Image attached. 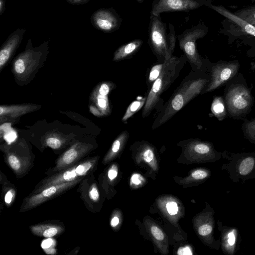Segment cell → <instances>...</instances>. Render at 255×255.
I'll return each instance as SVG.
<instances>
[{"label":"cell","instance_id":"1","mask_svg":"<svg viewBox=\"0 0 255 255\" xmlns=\"http://www.w3.org/2000/svg\"><path fill=\"white\" fill-rule=\"evenodd\" d=\"M48 50V40L34 47L31 39H29L25 50L13 59L11 64V71L18 85H25L35 78L44 65Z\"/></svg>","mask_w":255,"mask_h":255},{"label":"cell","instance_id":"2","mask_svg":"<svg viewBox=\"0 0 255 255\" xmlns=\"http://www.w3.org/2000/svg\"><path fill=\"white\" fill-rule=\"evenodd\" d=\"M209 80L188 75L169 98L164 108L155 120L152 128L155 129L166 123L189 102L200 94Z\"/></svg>","mask_w":255,"mask_h":255},{"label":"cell","instance_id":"3","mask_svg":"<svg viewBox=\"0 0 255 255\" xmlns=\"http://www.w3.org/2000/svg\"><path fill=\"white\" fill-rule=\"evenodd\" d=\"M187 59L184 54L180 57L172 56L164 62L162 71L148 91L146 102L142 112L143 118L148 116L156 107L161 95L165 92L178 77Z\"/></svg>","mask_w":255,"mask_h":255},{"label":"cell","instance_id":"4","mask_svg":"<svg viewBox=\"0 0 255 255\" xmlns=\"http://www.w3.org/2000/svg\"><path fill=\"white\" fill-rule=\"evenodd\" d=\"M97 158L93 157L56 172L55 174L43 179L35 187L31 194L38 193L49 186L74 181L84 178L93 171Z\"/></svg>","mask_w":255,"mask_h":255},{"label":"cell","instance_id":"5","mask_svg":"<svg viewBox=\"0 0 255 255\" xmlns=\"http://www.w3.org/2000/svg\"><path fill=\"white\" fill-rule=\"evenodd\" d=\"M148 42L153 53L160 63L168 61L173 56L168 43L166 24L161 20L160 15L150 13Z\"/></svg>","mask_w":255,"mask_h":255},{"label":"cell","instance_id":"6","mask_svg":"<svg viewBox=\"0 0 255 255\" xmlns=\"http://www.w3.org/2000/svg\"><path fill=\"white\" fill-rule=\"evenodd\" d=\"M208 33V27L200 22L196 26L184 30L178 36L180 49L183 51L193 70H202V61L196 45L197 40L204 37Z\"/></svg>","mask_w":255,"mask_h":255},{"label":"cell","instance_id":"7","mask_svg":"<svg viewBox=\"0 0 255 255\" xmlns=\"http://www.w3.org/2000/svg\"><path fill=\"white\" fill-rule=\"evenodd\" d=\"M83 179L81 178L71 182L51 186L38 193L30 194L24 199L20 211L25 212L36 207L73 188Z\"/></svg>","mask_w":255,"mask_h":255},{"label":"cell","instance_id":"8","mask_svg":"<svg viewBox=\"0 0 255 255\" xmlns=\"http://www.w3.org/2000/svg\"><path fill=\"white\" fill-rule=\"evenodd\" d=\"M226 101L230 114L233 116H239L249 109L252 98L246 87L237 85L229 89L226 96Z\"/></svg>","mask_w":255,"mask_h":255},{"label":"cell","instance_id":"9","mask_svg":"<svg viewBox=\"0 0 255 255\" xmlns=\"http://www.w3.org/2000/svg\"><path fill=\"white\" fill-rule=\"evenodd\" d=\"M211 2V0H154L150 13L159 15L164 12L188 11Z\"/></svg>","mask_w":255,"mask_h":255},{"label":"cell","instance_id":"10","mask_svg":"<svg viewBox=\"0 0 255 255\" xmlns=\"http://www.w3.org/2000/svg\"><path fill=\"white\" fill-rule=\"evenodd\" d=\"M239 67L240 64L237 61L223 62L213 66L211 69V80L203 93L212 91L220 87L236 75Z\"/></svg>","mask_w":255,"mask_h":255},{"label":"cell","instance_id":"11","mask_svg":"<svg viewBox=\"0 0 255 255\" xmlns=\"http://www.w3.org/2000/svg\"><path fill=\"white\" fill-rule=\"evenodd\" d=\"M92 148L90 144L76 142L58 157L52 171L57 172L74 165L88 154Z\"/></svg>","mask_w":255,"mask_h":255},{"label":"cell","instance_id":"12","mask_svg":"<svg viewBox=\"0 0 255 255\" xmlns=\"http://www.w3.org/2000/svg\"><path fill=\"white\" fill-rule=\"evenodd\" d=\"M91 22L96 28L110 33L120 28L122 19L114 8H101L92 15Z\"/></svg>","mask_w":255,"mask_h":255},{"label":"cell","instance_id":"13","mask_svg":"<svg viewBox=\"0 0 255 255\" xmlns=\"http://www.w3.org/2000/svg\"><path fill=\"white\" fill-rule=\"evenodd\" d=\"M25 28H18L13 32L3 43L0 50V71H1L11 59L19 46Z\"/></svg>","mask_w":255,"mask_h":255},{"label":"cell","instance_id":"14","mask_svg":"<svg viewBox=\"0 0 255 255\" xmlns=\"http://www.w3.org/2000/svg\"><path fill=\"white\" fill-rule=\"evenodd\" d=\"M41 105L33 104H21L10 105H0V122L14 120L22 115L37 111Z\"/></svg>","mask_w":255,"mask_h":255},{"label":"cell","instance_id":"15","mask_svg":"<svg viewBox=\"0 0 255 255\" xmlns=\"http://www.w3.org/2000/svg\"><path fill=\"white\" fill-rule=\"evenodd\" d=\"M221 243L223 252L228 255H234L239 249L240 236L238 230L234 227L221 226Z\"/></svg>","mask_w":255,"mask_h":255},{"label":"cell","instance_id":"16","mask_svg":"<svg viewBox=\"0 0 255 255\" xmlns=\"http://www.w3.org/2000/svg\"><path fill=\"white\" fill-rule=\"evenodd\" d=\"M230 174L234 172L239 178L254 175L255 173V155H240L236 160L230 163Z\"/></svg>","mask_w":255,"mask_h":255},{"label":"cell","instance_id":"17","mask_svg":"<svg viewBox=\"0 0 255 255\" xmlns=\"http://www.w3.org/2000/svg\"><path fill=\"white\" fill-rule=\"evenodd\" d=\"M5 159L8 166L16 175H21L27 171L30 165L29 159L13 152L6 151Z\"/></svg>","mask_w":255,"mask_h":255},{"label":"cell","instance_id":"18","mask_svg":"<svg viewBox=\"0 0 255 255\" xmlns=\"http://www.w3.org/2000/svg\"><path fill=\"white\" fill-rule=\"evenodd\" d=\"M30 230L35 236L51 238L64 232V227L57 224L42 223L31 226Z\"/></svg>","mask_w":255,"mask_h":255},{"label":"cell","instance_id":"19","mask_svg":"<svg viewBox=\"0 0 255 255\" xmlns=\"http://www.w3.org/2000/svg\"><path fill=\"white\" fill-rule=\"evenodd\" d=\"M142 43L141 39H135L120 46L115 52L113 61L117 62L129 58L137 52Z\"/></svg>","mask_w":255,"mask_h":255},{"label":"cell","instance_id":"20","mask_svg":"<svg viewBox=\"0 0 255 255\" xmlns=\"http://www.w3.org/2000/svg\"><path fill=\"white\" fill-rule=\"evenodd\" d=\"M91 99L94 103V106L99 109L103 116L110 114L111 109L108 95L100 93L96 88L92 93Z\"/></svg>","mask_w":255,"mask_h":255},{"label":"cell","instance_id":"21","mask_svg":"<svg viewBox=\"0 0 255 255\" xmlns=\"http://www.w3.org/2000/svg\"><path fill=\"white\" fill-rule=\"evenodd\" d=\"M192 151L196 154L214 158L215 157V151L213 146L210 143L206 142L196 141L192 142Z\"/></svg>","mask_w":255,"mask_h":255},{"label":"cell","instance_id":"22","mask_svg":"<svg viewBox=\"0 0 255 255\" xmlns=\"http://www.w3.org/2000/svg\"><path fill=\"white\" fill-rule=\"evenodd\" d=\"M147 94L144 97H138L137 99L133 101L128 107L123 117L122 121L125 123L128 119L137 112L142 107H144L146 101Z\"/></svg>","mask_w":255,"mask_h":255},{"label":"cell","instance_id":"23","mask_svg":"<svg viewBox=\"0 0 255 255\" xmlns=\"http://www.w3.org/2000/svg\"><path fill=\"white\" fill-rule=\"evenodd\" d=\"M212 114L219 120L222 121L226 116V110L222 98L217 96L214 98L211 104Z\"/></svg>","mask_w":255,"mask_h":255},{"label":"cell","instance_id":"24","mask_svg":"<svg viewBox=\"0 0 255 255\" xmlns=\"http://www.w3.org/2000/svg\"><path fill=\"white\" fill-rule=\"evenodd\" d=\"M129 133L127 130H124L117 138L113 142L111 148L109 151V153L105 158V160L110 159L112 157L115 156L114 155L118 152L122 145L126 142L128 137Z\"/></svg>","mask_w":255,"mask_h":255},{"label":"cell","instance_id":"25","mask_svg":"<svg viewBox=\"0 0 255 255\" xmlns=\"http://www.w3.org/2000/svg\"><path fill=\"white\" fill-rule=\"evenodd\" d=\"M234 13L250 24L255 23V4L239 9Z\"/></svg>","mask_w":255,"mask_h":255},{"label":"cell","instance_id":"26","mask_svg":"<svg viewBox=\"0 0 255 255\" xmlns=\"http://www.w3.org/2000/svg\"><path fill=\"white\" fill-rule=\"evenodd\" d=\"M164 62L157 63L153 65L150 68L146 79V84L148 91L152 87L155 81L160 76L164 67Z\"/></svg>","mask_w":255,"mask_h":255},{"label":"cell","instance_id":"27","mask_svg":"<svg viewBox=\"0 0 255 255\" xmlns=\"http://www.w3.org/2000/svg\"><path fill=\"white\" fill-rule=\"evenodd\" d=\"M245 129L249 139L255 142V119L248 122L245 125Z\"/></svg>","mask_w":255,"mask_h":255},{"label":"cell","instance_id":"28","mask_svg":"<svg viewBox=\"0 0 255 255\" xmlns=\"http://www.w3.org/2000/svg\"><path fill=\"white\" fill-rule=\"evenodd\" d=\"M212 223H213L209 222L201 225L198 230L199 234L203 237L211 236L213 231Z\"/></svg>","mask_w":255,"mask_h":255},{"label":"cell","instance_id":"29","mask_svg":"<svg viewBox=\"0 0 255 255\" xmlns=\"http://www.w3.org/2000/svg\"><path fill=\"white\" fill-rule=\"evenodd\" d=\"M46 144L54 149L60 148L63 144V141L59 138L54 136L49 137L45 140Z\"/></svg>","mask_w":255,"mask_h":255},{"label":"cell","instance_id":"30","mask_svg":"<svg viewBox=\"0 0 255 255\" xmlns=\"http://www.w3.org/2000/svg\"><path fill=\"white\" fill-rule=\"evenodd\" d=\"M88 196L90 201L94 203L97 202L99 199V192L97 186L93 184L88 190Z\"/></svg>","mask_w":255,"mask_h":255},{"label":"cell","instance_id":"31","mask_svg":"<svg viewBox=\"0 0 255 255\" xmlns=\"http://www.w3.org/2000/svg\"><path fill=\"white\" fill-rule=\"evenodd\" d=\"M15 197V191L12 188H9L4 194V200L6 205L8 206L12 203Z\"/></svg>","mask_w":255,"mask_h":255},{"label":"cell","instance_id":"32","mask_svg":"<svg viewBox=\"0 0 255 255\" xmlns=\"http://www.w3.org/2000/svg\"><path fill=\"white\" fill-rule=\"evenodd\" d=\"M144 149L142 154V157L145 161L149 162L154 157L153 151L149 146H144Z\"/></svg>","mask_w":255,"mask_h":255},{"label":"cell","instance_id":"33","mask_svg":"<svg viewBox=\"0 0 255 255\" xmlns=\"http://www.w3.org/2000/svg\"><path fill=\"white\" fill-rule=\"evenodd\" d=\"M208 176V173L206 170H197L193 172L191 176L195 179H203Z\"/></svg>","mask_w":255,"mask_h":255},{"label":"cell","instance_id":"34","mask_svg":"<svg viewBox=\"0 0 255 255\" xmlns=\"http://www.w3.org/2000/svg\"><path fill=\"white\" fill-rule=\"evenodd\" d=\"M151 232L156 240L161 241L164 239L163 232L158 227L155 226L152 227L151 228Z\"/></svg>","mask_w":255,"mask_h":255},{"label":"cell","instance_id":"35","mask_svg":"<svg viewBox=\"0 0 255 255\" xmlns=\"http://www.w3.org/2000/svg\"><path fill=\"white\" fill-rule=\"evenodd\" d=\"M166 209L169 214L171 215H175L178 211V206L174 202H170L167 204Z\"/></svg>","mask_w":255,"mask_h":255},{"label":"cell","instance_id":"36","mask_svg":"<svg viewBox=\"0 0 255 255\" xmlns=\"http://www.w3.org/2000/svg\"><path fill=\"white\" fill-rule=\"evenodd\" d=\"M118 174L117 169L115 165H113L112 167L109 170L108 175L110 180L115 179Z\"/></svg>","mask_w":255,"mask_h":255},{"label":"cell","instance_id":"37","mask_svg":"<svg viewBox=\"0 0 255 255\" xmlns=\"http://www.w3.org/2000/svg\"><path fill=\"white\" fill-rule=\"evenodd\" d=\"M89 109L90 112L95 116L98 117H101L103 116L101 111L95 106L92 104L90 105Z\"/></svg>","mask_w":255,"mask_h":255},{"label":"cell","instance_id":"38","mask_svg":"<svg viewBox=\"0 0 255 255\" xmlns=\"http://www.w3.org/2000/svg\"><path fill=\"white\" fill-rule=\"evenodd\" d=\"M142 177L139 174H135L131 177V182L135 185H138L141 183Z\"/></svg>","mask_w":255,"mask_h":255},{"label":"cell","instance_id":"39","mask_svg":"<svg viewBox=\"0 0 255 255\" xmlns=\"http://www.w3.org/2000/svg\"><path fill=\"white\" fill-rule=\"evenodd\" d=\"M177 254L178 255H192L191 251L188 247L180 248L178 250Z\"/></svg>","mask_w":255,"mask_h":255},{"label":"cell","instance_id":"40","mask_svg":"<svg viewBox=\"0 0 255 255\" xmlns=\"http://www.w3.org/2000/svg\"><path fill=\"white\" fill-rule=\"evenodd\" d=\"M90 0H66L67 2L72 4H83L87 3Z\"/></svg>","mask_w":255,"mask_h":255},{"label":"cell","instance_id":"41","mask_svg":"<svg viewBox=\"0 0 255 255\" xmlns=\"http://www.w3.org/2000/svg\"><path fill=\"white\" fill-rule=\"evenodd\" d=\"M119 223V218L115 216L112 219L111 221V225L112 227H115L118 225Z\"/></svg>","mask_w":255,"mask_h":255},{"label":"cell","instance_id":"42","mask_svg":"<svg viewBox=\"0 0 255 255\" xmlns=\"http://www.w3.org/2000/svg\"><path fill=\"white\" fill-rule=\"evenodd\" d=\"M5 10V0H0V15H1Z\"/></svg>","mask_w":255,"mask_h":255},{"label":"cell","instance_id":"43","mask_svg":"<svg viewBox=\"0 0 255 255\" xmlns=\"http://www.w3.org/2000/svg\"><path fill=\"white\" fill-rule=\"evenodd\" d=\"M252 69L253 70H255V62L252 64Z\"/></svg>","mask_w":255,"mask_h":255},{"label":"cell","instance_id":"44","mask_svg":"<svg viewBox=\"0 0 255 255\" xmlns=\"http://www.w3.org/2000/svg\"><path fill=\"white\" fill-rule=\"evenodd\" d=\"M138 2L142 3L144 0H136Z\"/></svg>","mask_w":255,"mask_h":255},{"label":"cell","instance_id":"45","mask_svg":"<svg viewBox=\"0 0 255 255\" xmlns=\"http://www.w3.org/2000/svg\"><path fill=\"white\" fill-rule=\"evenodd\" d=\"M253 25H254L255 26V23H254Z\"/></svg>","mask_w":255,"mask_h":255}]
</instances>
